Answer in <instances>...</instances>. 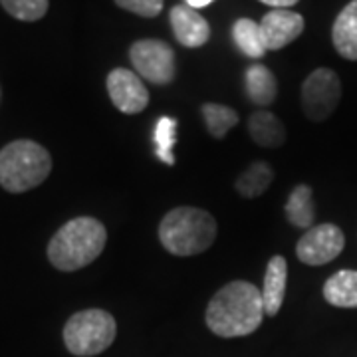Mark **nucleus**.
I'll return each instance as SVG.
<instances>
[{"label": "nucleus", "mask_w": 357, "mask_h": 357, "mask_svg": "<svg viewBox=\"0 0 357 357\" xmlns=\"http://www.w3.org/2000/svg\"><path fill=\"white\" fill-rule=\"evenodd\" d=\"M262 292L244 280L222 286L206 307V326L220 337H243L256 332L264 319Z\"/></svg>", "instance_id": "nucleus-1"}, {"label": "nucleus", "mask_w": 357, "mask_h": 357, "mask_svg": "<svg viewBox=\"0 0 357 357\" xmlns=\"http://www.w3.org/2000/svg\"><path fill=\"white\" fill-rule=\"evenodd\" d=\"M107 243V230L98 218L77 217L68 220L52 236L48 260L62 272H74L91 264Z\"/></svg>", "instance_id": "nucleus-2"}, {"label": "nucleus", "mask_w": 357, "mask_h": 357, "mask_svg": "<svg viewBox=\"0 0 357 357\" xmlns=\"http://www.w3.org/2000/svg\"><path fill=\"white\" fill-rule=\"evenodd\" d=\"M217 220L197 206H177L159 225V241L173 256H197L217 241Z\"/></svg>", "instance_id": "nucleus-3"}, {"label": "nucleus", "mask_w": 357, "mask_h": 357, "mask_svg": "<svg viewBox=\"0 0 357 357\" xmlns=\"http://www.w3.org/2000/svg\"><path fill=\"white\" fill-rule=\"evenodd\" d=\"M50 171V153L36 141L18 139L0 149V185L8 192H26L38 187Z\"/></svg>", "instance_id": "nucleus-4"}, {"label": "nucleus", "mask_w": 357, "mask_h": 357, "mask_svg": "<svg viewBox=\"0 0 357 357\" xmlns=\"http://www.w3.org/2000/svg\"><path fill=\"white\" fill-rule=\"evenodd\" d=\"M117 324L105 310H82L68 319L64 328V344L72 356H100L114 344Z\"/></svg>", "instance_id": "nucleus-5"}, {"label": "nucleus", "mask_w": 357, "mask_h": 357, "mask_svg": "<svg viewBox=\"0 0 357 357\" xmlns=\"http://www.w3.org/2000/svg\"><path fill=\"white\" fill-rule=\"evenodd\" d=\"M342 100V82L330 68H318L302 86V109L307 119L324 121L337 109Z\"/></svg>", "instance_id": "nucleus-6"}, {"label": "nucleus", "mask_w": 357, "mask_h": 357, "mask_svg": "<svg viewBox=\"0 0 357 357\" xmlns=\"http://www.w3.org/2000/svg\"><path fill=\"white\" fill-rule=\"evenodd\" d=\"M129 60L141 79L159 86L175 77V52L163 40H137L129 48Z\"/></svg>", "instance_id": "nucleus-7"}, {"label": "nucleus", "mask_w": 357, "mask_h": 357, "mask_svg": "<svg viewBox=\"0 0 357 357\" xmlns=\"http://www.w3.org/2000/svg\"><path fill=\"white\" fill-rule=\"evenodd\" d=\"M344 246V230L332 222H326L307 229L296 244V256L307 266H324L342 255Z\"/></svg>", "instance_id": "nucleus-8"}, {"label": "nucleus", "mask_w": 357, "mask_h": 357, "mask_svg": "<svg viewBox=\"0 0 357 357\" xmlns=\"http://www.w3.org/2000/svg\"><path fill=\"white\" fill-rule=\"evenodd\" d=\"M105 86L112 102L121 114H141L149 105V91L141 77L131 70L115 68L105 79Z\"/></svg>", "instance_id": "nucleus-9"}, {"label": "nucleus", "mask_w": 357, "mask_h": 357, "mask_svg": "<svg viewBox=\"0 0 357 357\" xmlns=\"http://www.w3.org/2000/svg\"><path fill=\"white\" fill-rule=\"evenodd\" d=\"M304 32V16L292 10H272L262 16L260 34L266 50H282Z\"/></svg>", "instance_id": "nucleus-10"}, {"label": "nucleus", "mask_w": 357, "mask_h": 357, "mask_svg": "<svg viewBox=\"0 0 357 357\" xmlns=\"http://www.w3.org/2000/svg\"><path fill=\"white\" fill-rule=\"evenodd\" d=\"M169 18H171L175 38L185 48H201L211 38V26L204 20V16H201L187 4L173 6Z\"/></svg>", "instance_id": "nucleus-11"}, {"label": "nucleus", "mask_w": 357, "mask_h": 357, "mask_svg": "<svg viewBox=\"0 0 357 357\" xmlns=\"http://www.w3.org/2000/svg\"><path fill=\"white\" fill-rule=\"evenodd\" d=\"M286 282H288V262L284 256H272L266 266L264 284L260 288L262 302H264V314L276 316L284 304L286 296Z\"/></svg>", "instance_id": "nucleus-12"}, {"label": "nucleus", "mask_w": 357, "mask_h": 357, "mask_svg": "<svg viewBox=\"0 0 357 357\" xmlns=\"http://www.w3.org/2000/svg\"><path fill=\"white\" fill-rule=\"evenodd\" d=\"M332 42L345 60H357V0H351L337 14L332 28Z\"/></svg>", "instance_id": "nucleus-13"}, {"label": "nucleus", "mask_w": 357, "mask_h": 357, "mask_svg": "<svg viewBox=\"0 0 357 357\" xmlns=\"http://www.w3.org/2000/svg\"><path fill=\"white\" fill-rule=\"evenodd\" d=\"M244 88L248 100L256 105H270L278 96V82L276 76L266 66L252 64L244 74Z\"/></svg>", "instance_id": "nucleus-14"}, {"label": "nucleus", "mask_w": 357, "mask_h": 357, "mask_svg": "<svg viewBox=\"0 0 357 357\" xmlns=\"http://www.w3.org/2000/svg\"><path fill=\"white\" fill-rule=\"evenodd\" d=\"M324 298L335 307H357V270H340L324 284Z\"/></svg>", "instance_id": "nucleus-15"}, {"label": "nucleus", "mask_w": 357, "mask_h": 357, "mask_svg": "<svg viewBox=\"0 0 357 357\" xmlns=\"http://www.w3.org/2000/svg\"><path fill=\"white\" fill-rule=\"evenodd\" d=\"M248 133L260 147H278L286 141V128L270 112H255L248 117Z\"/></svg>", "instance_id": "nucleus-16"}, {"label": "nucleus", "mask_w": 357, "mask_h": 357, "mask_svg": "<svg viewBox=\"0 0 357 357\" xmlns=\"http://www.w3.org/2000/svg\"><path fill=\"white\" fill-rule=\"evenodd\" d=\"M286 218L290 225L298 229H312L316 220V208H314V199H312V189L307 185H298L294 187L292 195L288 203L284 206Z\"/></svg>", "instance_id": "nucleus-17"}, {"label": "nucleus", "mask_w": 357, "mask_h": 357, "mask_svg": "<svg viewBox=\"0 0 357 357\" xmlns=\"http://www.w3.org/2000/svg\"><path fill=\"white\" fill-rule=\"evenodd\" d=\"M274 181V171L272 167L264 161H256L250 167H246L241 177L236 178L234 187L236 191L243 195L244 199H256L260 195H264L270 183Z\"/></svg>", "instance_id": "nucleus-18"}, {"label": "nucleus", "mask_w": 357, "mask_h": 357, "mask_svg": "<svg viewBox=\"0 0 357 357\" xmlns=\"http://www.w3.org/2000/svg\"><path fill=\"white\" fill-rule=\"evenodd\" d=\"M232 36L236 46L248 58H262L266 54V46L260 34V24L250 18H241L232 26Z\"/></svg>", "instance_id": "nucleus-19"}, {"label": "nucleus", "mask_w": 357, "mask_h": 357, "mask_svg": "<svg viewBox=\"0 0 357 357\" xmlns=\"http://www.w3.org/2000/svg\"><path fill=\"white\" fill-rule=\"evenodd\" d=\"M203 119L206 123V129L213 137L222 139L230 129L238 123V114L229 107V105H220V103H204L203 105Z\"/></svg>", "instance_id": "nucleus-20"}, {"label": "nucleus", "mask_w": 357, "mask_h": 357, "mask_svg": "<svg viewBox=\"0 0 357 357\" xmlns=\"http://www.w3.org/2000/svg\"><path fill=\"white\" fill-rule=\"evenodd\" d=\"M177 141V121L173 117H161L155 126V143H157V157L165 165H175L173 145Z\"/></svg>", "instance_id": "nucleus-21"}, {"label": "nucleus", "mask_w": 357, "mask_h": 357, "mask_svg": "<svg viewBox=\"0 0 357 357\" xmlns=\"http://www.w3.org/2000/svg\"><path fill=\"white\" fill-rule=\"evenodd\" d=\"M2 8L22 22H36L46 16L50 2L48 0H0Z\"/></svg>", "instance_id": "nucleus-22"}, {"label": "nucleus", "mask_w": 357, "mask_h": 357, "mask_svg": "<svg viewBox=\"0 0 357 357\" xmlns=\"http://www.w3.org/2000/svg\"><path fill=\"white\" fill-rule=\"evenodd\" d=\"M115 4L143 18H153L163 10V0H115Z\"/></svg>", "instance_id": "nucleus-23"}, {"label": "nucleus", "mask_w": 357, "mask_h": 357, "mask_svg": "<svg viewBox=\"0 0 357 357\" xmlns=\"http://www.w3.org/2000/svg\"><path fill=\"white\" fill-rule=\"evenodd\" d=\"M262 4H268V6H272L274 10H288L290 6H294L296 2H300V0H260Z\"/></svg>", "instance_id": "nucleus-24"}, {"label": "nucleus", "mask_w": 357, "mask_h": 357, "mask_svg": "<svg viewBox=\"0 0 357 357\" xmlns=\"http://www.w3.org/2000/svg\"><path fill=\"white\" fill-rule=\"evenodd\" d=\"M213 0H187V6H191V8H204V6H208Z\"/></svg>", "instance_id": "nucleus-25"}]
</instances>
